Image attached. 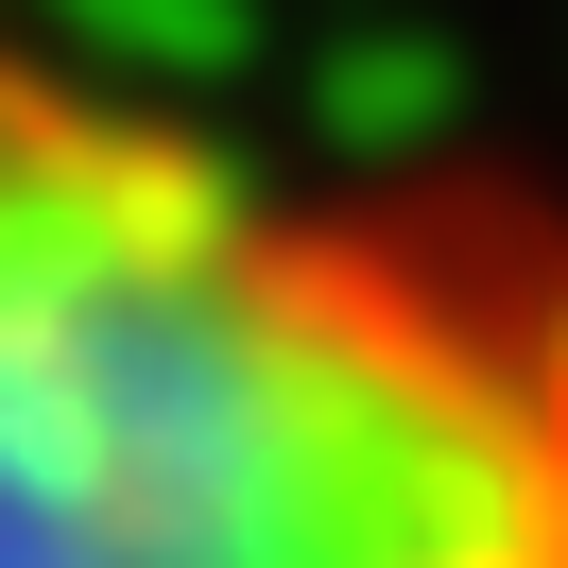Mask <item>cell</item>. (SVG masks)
<instances>
[{"mask_svg":"<svg viewBox=\"0 0 568 568\" xmlns=\"http://www.w3.org/2000/svg\"><path fill=\"white\" fill-rule=\"evenodd\" d=\"M0 568H568V173L0 0Z\"/></svg>","mask_w":568,"mask_h":568,"instance_id":"obj_1","label":"cell"}]
</instances>
